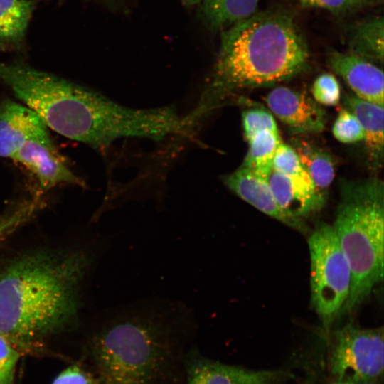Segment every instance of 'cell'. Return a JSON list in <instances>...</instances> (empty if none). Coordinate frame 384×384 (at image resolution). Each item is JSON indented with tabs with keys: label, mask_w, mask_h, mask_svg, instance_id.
<instances>
[{
	"label": "cell",
	"mask_w": 384,
	"mask_h": 384,
	"mask_svg": "<svg viewBox=\"0 0 384 384\" xmlns=\"http://www.w3.org/2000/svg\"><path fill=\"white\" fill-rule=\"evenodd\" d=\"M48 127L33 110L11 100L0 102V156L11 158L27 142L50 139Z\"/></svg>",
	"instance_id": "obj_11"
},
{
	"label": "cell",
	"mask_w": 384,
	"mask_h": 384,
	"mask_svg": "<svg viewBox=\"0 0 384 384\" xmlns=\"http://www.w3.org/2000/svg\"><path fill=\"white\" fill-rule=\"evenodd\" d=\"M20 356L15 344L0 335V384H13Z\"/></svg>",
	"instance_id": "obj_25"
},
{
	"label": "cell",
	"mask_w": 384,
	"mask_h": 384,
	"mask_svg": "<svg viewBox=\"0 0 384 384\" xmlns=\"http://www.w3.org/2000/svg\"><path fill=\"white\" fill-rule=\"evenodd\" d=\"M266 180L279 206L294 219L302 220L324 205V193L310 178L287 176L272 169Z\"/></svg>",
	"instance_id": "obj_12"
},
{
	"label": "cell",
	"mask_w": 384,
	"mask_h": 384,
	"mask_svg": "<svg viewBox=\"0 0 384 384\" xmlns=\"http://www.w3.org/2000/svg\"><path fill=\"white\" fill-rule=\"evenodd\" d=\"M351 272V285L343 309L351 313L383 279L384 186L377 178L343 181L332 225Z\"/></svg>",
	"instance_id": "obj_5"
},
{
	"label": "cell",
	"mask_w": 384,
	"mask_h": 384,
	"mask_svg": "<svg viewBox=\"0 0 384 384\" xmlns=\"http://www.w3.org/2000/svg\"><path fill=\"white\" fill-rule=\"evenodd\" d=\"M52 384H97L92 375L78 366H70L54 379Z\"/></svg>",
	"instance_id": "obj_26"
},
{
	"label": "cell",
	"mask_w": 384,
	"mask_h": 384,
	"mask_svg": "<svg viewBox=\"0 0 384 384\" xmlns=\"http://www.w3.org/2000/svg\"><path fill=\"white\" fill-rule=\"evenodd\" d=\"M247 142L249 149L242 166L266 179L272 170L273 158L282 142L279 132L262 131L254 135Z\"/></svg>",
	"instance_id": "obj_20"
},
{
	"label": "cell",
	"mask_w": 384,
	"mask_h": 384,
	"mask_svg": "<svg viewBox=\"0 0 384 384\" xmlns=\"http://www.w3.org/2000/svg\"><path fill=\"white\" fill-rule=\"evenodd\" d=\"M242 123L247 141L262 131L279 132L273 115L264 108L252 107L244 110L242 114Z\"/></svg>",
	"instance_id": "obj_21"
},
{
	"label": "cell",
	"mask_w": 384,
	"mask_h": 384,
	"mask_svg": "<svg viewBox=\"0 0 384 384\" xmlns=\"http://www.w3.org/2000/svg\"><path fill=\"white\" fill-rule=\"evenodd\" d=\"M272 169L287 176L310 178L293 147L282 142L276 150Z\"/></svg>",
	"instance_id": "obj_23"
},
{
	"label": "cell",
	"mask_w": 384,
	"mask_h": 384,
	"mask_svg": "<svg viewBox=\"0 0 384 384\" xmlns=\"http://www.w3.org/2000/svg\"><path fill=\"white\" fill-rule=\"evenodd\" d=\"M346 109L359 120L364 132V144L369 165L379 169L383 161V106L364 100L353 94L343 97Z\"/></svg>",
	"instance_id": "obj_15"
},
{
	"label": "cell",
	"mask_w": 384,
	"mask_h": 384,
	"mask_svg": "<svg viewBox=\"0 0 384 384\" xmlns=\"http://www.w3.org/2000/svg\"><path fill=\"white\" fill-rule=\"evenodd\" d=\"M8 226H9V224L6 221L4 223L3 222V223H0V233L2 230H5Z\"/></svg>",
	"instance_id": "obj_30"
},
{
	"label": "cell",
	"mask_w": 384,
	"mask_h": 384,
	"mask_svg": "<svg viewBox=\"0 0 384 384\" xmlns=\"http://www.w3.org/2000/svg\"><path fill=\"white\" fill-rule=\"evenodd\" d=\"M331 384H376V383L333 381Z\"/></svg>",
	"instance_id": "obj_28"
},
{
	"label": "cell",
	"mask_w": 384,
	"mask_h": 384,
	"mask_svg": "<svg viewBox=\"0 0 384 384\" xmlns=\"http://www.w3.org/2000/svg\"><path fill=\"white\" fill-rule=\"evenodd\" d=\"M259 0H203L202 15L212 30L225 28L253 14Z\"/></svg>",
	"instance_id": "obj_17"
},
{
	"label": "cell",
	"mask_w": 384,
	"mask_h": 384,
	"mask_svg": "<svg viewBox=\"0 0 384 384\" xmlns=\"http://www.w3.org/2000/svg\"><path fill=\"white\" fill-rule=\"evenodd\" d=\"M90 263L82 252L35 251L0 270V335L14 344L41 339L77 313L80 284Z\"/></svg>",
	"instance_id": "obj_4"
},
{
	"label": "cell",
	"mask_w": 384,
	"mask_h": 384,
	"mask_svg": "<svg viewBox=\"0 0 384 384\" xmlns=\"http://www.w3.org/2000/svg\"><path fill=\"white\" fill-rule=\"evenodd\" d=\"M291 376L279 370H253L201 356L193 348L183 359V384H279Z\"/></svg>",
	"instance_id": "obj_8"
},
{
	"label": "cell",
	"mask_w": 384,
	"mask_h": 384,
	"mask_svg": "<svg viewBox=\"0 0 384 384\" xmlns=\"http://www.w3.org/2000/svg\"><path fill=\"white\" fill-rule=\"evenodd\" d=\"M182 2L187 6H193L198 4L201 0H181Z\"/></svg>",
	"instance_id": "obj_29"
},
{
	"label": "cell",
	"mask_w": 384,
	"mask_h": 384,
	"mask_svg": "<svg viewBox=\"0 0 384 384\" xmlns=\"http://www.w3.org/2000/svg\"><path fill=\"white\" fill-rule=\"evenodd\" d=\"M329 65L348 85L358 97L383 106V70L374 63L352 53L332 52Z\"/></svg>",
	"instance_id": "obj_14"
},
{
	"label": "cell",
	"mask_w": 384,
	"mask_h": 384,
	"mask_svg": "<svg viewBox=\"0 0 384 384\" xmlns=\"http://www.w3.org/2000/svg\"><path fill=\"white\" fill-rule=\"evenodd\" d=\"M383 329L349 323L332 333L328 368L334 381L376 383L383 374Z\"/></svg>",
	"instance_id": "obj_7"
},
{
	"label": "cell",
	"mask_w": 384,
	"mask_h": 384,
	"mask_svg": "<svg viewBox=\"0 0 384 384\" xmlns=\"http://www.w3.org/2000/svg\"><path fill=\"white\" fill-rule=\"evenodd\" d=\"M225 185L238 196L258 210L299 230H305L302 220L286 214L279 206L266 179L241 165L223 176Z\"/></svg>",
	"instance_id": "obj_13"
},
{
	"label": "cell",
	"mask_w": 384,
	"mask_h": 384,
	"mask_svg": "<svg viewBox=\"0 0 384 384\" xmlns=\"http://www.w3.org/2000/svg\"><path fill=\"white\" fill-rule=\"evenodd\" d=\"M194 326L183 304L144 300L118 307L91 343L98 384H178Z\"/></svg>",
	"instance_id": "obj_1"
},
{
	"label": "cell",
	"mask_w": 384,
	"mask_h": 384,
	"mask_svg": "<svg viewBox=\"0 0 384 384\" xmlns=\"http://www.w3.org/2000/svg\"><path fill=\"white\" fill-rule=\"evenodd\" d=\"M309 57L306 42L287 14H253L221 32L219 53L196 107L186 117L192 127L230 95L286 80Z\"/></svg>",
	"instance_id": "obj_3"
},
{
	"label": "cell",
	"mask_w": 384,
	"mask_h": 384,
	"mask_svg": "<svg viewBox=\"0 0 384 384\" xmlns=\"http://www.w3.org/2000/svg\"><path fill=\"white\" fill-rule=\"evenodd\" d=\"M11 159L30 171L43 190L62 183L83 185L66 165L51 138L27 142Z\"/></svg>",
	"instance_id": "obj_10"
},
{
	"label": "cell",
	"mask_w": 384,
	"mask_h": 384,
	"mask_svg": "<svg viewBox=\"0 0 384 384\" xmlns=\"http://www.w3.org/2000/svg\"><path fill=\"white\" fill-rule=\"evenodd\" d=\"M383 18L378 17L356 27L351 33L352 54L370 62H383Z\"/></svg>",
	"instance_id": "obj_19"
},
{
	"label": "cell",
	"mask_w": 384,
	"mask_h": 384,
	"mask_svg": "<svg viewBox=\"0 0 384 384\" xmlns=\"http://www.w3.org/2000/svg\"><path fill=\"white\" fill-rule=\"evenodd\" d=\"M332 133L342 143H354L364 139V132L359 120L345 107L340 110L334 123Z\"/></svg>",
	"instance_id": "obj_22"
},
{
	"label": "cell",
	"mask_w": 384,
	"mask_h": 384,
	"mask_svg": "<svg viewBox=\"0 0 384 384\" xmlns=\"http://www.w3.org/2000/svg\"><path fill=\"white\" fill-rule=\"evenodd\" d=\"M292 146L316 187L324 193L335 176V165L331 156L305 141L296 140Z\"/></svg>",
	"instance_id": "obj_18"
},
{
	"label": "cell",
	"mask_w": 384,
	"mask_h": 384,
	"mask_svg": "<svg viewBox=\"0 0 384 384\" xmlns=\"http://www.w3.org/2000/svg\"><path fill=\"white\" fill-rule=\"evenodd\" d=\"M311 93L316 102L326 106L336 105L341 99L340 85L330 73L322 74L314 80Z\"/></svg>",
	"instance_id": "obj_24"
},
{
	"label": "cell",
	"mask_w": 384,
	"mask_h": 384,
	"mask_svg": "<svg viewBox=\"0 0 384 384\" xmlns=\"http://www.w3.org/2000/svg\"><path fill=\"white\" fill-rule=\"evenodd\" d=\"M36 6L33 0H0V48H19Z\"/></svg>",
	"instance_id": "obj_16"
},
{
	"label": "cell",
	"mask_w": 384,
	"mask_h": 384,
	"mask_svg": "<svg viewBox=\"0 0 384 384\" xmlns=\"http://www.w3.org/2000/svg\"><path fill=\"white\" fill-rule=\"evenodd\" d=\"M302 5L341 13L350 11L361 3V0H298Z\"/></svg>",
	"instance_id": "obj_27"
},
{
	"label": "cell",
	"mask_w": 384,
	"mask_h": 384,
	"mask_svg": "<svg viewBox=\"0 0 384 384\" xmlns=\"http://www.w3.org/2000/svg\"><path fill=\"white\" fill-rule=\"evenodd\" d=\"M0 80L48 127L94 148H108L122 137L159 140L171 130V115L164 107H124L99 92L24 64L0 61Z\"/></svg>",
	"instance_id": "obj_2"
},
{
	"label": "cell",
	"mask_w": 384,
	"mask_h": 384,
	"mask_svg": "<svg viewBox=\"0 0 384 384\" xmlns=\"http://www.w3.org/2000/svg\"><path fill=\"white\" fill-rule=\"evenodd\" d=\"M311 299L326 332L348 300L351 272L332 225L321 223L308 238Z\"/></svg>",
	"instance_id": "obj_6"
},
{
	"label": "cell",
	"mask_w": 384,
	"mask_h": 384,
	"mask_svg": "<svg viewBox=\"0 0 384 384\" xmlns=\"http://www.w3.org/2000/svg\"><path fill=\"white\" fill-rule=\"evenodd\" d=\"M265 101L271 112L294 133H317L325 127V112L304 92L277 87L267 94Z\"/></svg>",
	"instance_id": "obj_9"
}]
</instances>
